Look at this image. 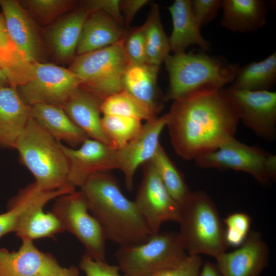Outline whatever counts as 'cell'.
Here are the masks:
<instances>
[{
	"label": "cell",
	"instance_id": "obj_20",
	"mask_svg": "<svg viewBox=\"0 0 276 276\" xmlns=\"http://www.w3.org/2000/svg\"><path fill=\"white\" fill-rule=\"evenodd\" d=\"M160 66L144 63H129L122 80V90L146 105L156 114L163 107V97L157 84Z\"/></svg>",
	"mask_w": 276,
	"mask_h": 276
},
{
	"label": "cell",
	"instance_id": "obj_18",
	"mask_svg": "<svg viewBox=\"0 0 276 276\" xmlns=\"http://www.w3.org/2000/svg\"><path fill=\"white\" fill-rule=\"evenodd\" d=\"M103 101L80 86L61 107L89 138L110 145L101 125L100 113Z\"/></svg>",
	"mask_w": 276,
	"mask_h": 276
},
{
	"label": "cell",
	"instance_id": "obj_11",
	"mask_svg": "<svg viewBox=\"0 0 276 276\" xmlns=\"http://www.w3.org/2000/svg\"><path fill=\"white\" fill-rule=\"evenodd\" d=\"M143 178L134 201L151 234L167 221L178 222L181 205L171 196L150 161L144 164Z\"/></svg>",
	"mask_w": 276,
	"mask_h": 276
},
{
	"label": "cell",
	"instance_id": "obj_9",
	"mask_svg": "<svg viewBox=\"0 0 276 276\" xmlns=\"http://www.w3.org/2000/svg\"><path fill=\"white\" fill-rule=\"evenodd\" d=\"M52 212L64 230L82 244L85 254L95 260L106 261L107 237L100 223L89 212L80 191L57 197Z\"/></svg>",
	"mask_w": 276,
	"mask_h": 276
},
{
	"label": "cell",
	"instance_id": "obj_33",
	"mask_svg": "<svg viewBox=\"0 0 276 276\" xmlns=\"http://www.w3.org/2000/svg\"><path fill=\"white\" fill-rule=\"evenodd\" d=\"M251 219L245 213L236 212L223 220L225 225V240L227 246L238 247L245 240L249 233Z\"/></svg>",
	"mask_w": 276,
	"mask_h": 276
},
{
	"label": "cell",
	"instance_id": "obj_28",
	"mask_svg": "<svg viewBox=\"0 0 276 276\" xmlns=\"http://www.w3.org/2000/svg\"><path fill=\"white\" fill-rule=\"evenodd\" d=\"M233 82L236 89L269 90L276 82V52L238 68Z\"/></svg>",
	"mask_w": 276,
	"mask_h": 276
},
{
	"label": "cell",
	"instance_id": "obj_2",
	"mask_svg": "<svg viewBox=\"0 0 276 276\" xmlns=\"http://www.w3.org/2000/svg\"><path fill=\"white\" fill-rule=\"evenodd\" d=\"M80 188L107 239L119 246H131L145 242L152 235L134 201L125 196L111 175L94 174Z\"/></svg>",
	"mask_w": 276,
	"mask_h": 276
},
{
	"label": "cell",
	"instance_id": "obj_35",
	"mask_svg": "<svg viewBox=\"0 0 276 276\" xmlns=\"http://www.w3.org/2000/svg\"><path fill=\"white\" fill-rule=\"evenodd\" d=\"M123 47L130 63H146L144 27L126 31L123 38Z\"/></svg>",
	"mask_w": 276,
	"mask_h": 276
},
{
	"label": "cell",
	"instance_id": "obj_36",
	"mask_svg": "<svg viewBox=\"0 0 276 276\" xmlns=\"http://www.w3.org/2000/svg\"><path fill=\"white\" fill-rule=\"evenodd\" d=\"M202 266L198 255H188L177 265L162 270L151 276H198Z\"/></svg>",
	"mask_w": 276,
	"mask_h": 276
},
{
	"label": "cell",
	"instance_id": "obj_37",
	"mask_svg": "<svg viewBox=\"0 0 276 276\" xmlns=\"http://www.w3.org/2000/svg\"><path fill=\"white\" fill-rule=\"evenodd\" d=\"M79 266L86 276H127L120 273L118 266L108 264L106 261L95 260L85 254L82 256Z\"/></svg>",
	"mask_w": 276,
	"mask_h": 276
},
{
	"label": "cell",
	"instance_id": "obj_12",
	"mask_svg": "<svg viewBox=\"0 0 276 276\" xmlns=\"http://www.w3.org/2000/svg\"><path fill=\"white\" fill-rule=\"evenodd\" d=\"M60 145L68 164V183L75 188L94 174L119 169L118 149L102 142L87 138L76 148Z\"/></svg>",
	"mask_w": 276,
	"mask_h": 276
},
{
	"label": "cell",
	"instance_id": "obj_22",
	"mask_svg": "<svg viewBox=\"0 0 276 276\" xmlns=\"http://www.w3.org/2000/svg\"><path fill=\"white\" fill-rule=\"evenodd\" d=\"M126 30L101 11L88 13L82 27L76 53L78 55L107 47L122 40Z\"/></svg>",
	"mask_w": 276,
	"mask_h": 276
},
{
	"label": "cell",
	"instance_id": "obj_15",
	"mask_svg": "<svg viewBox=\"0 0 276 276\" xmlns=\"http://www.w3.org/2000/svg\"><path fill=\"white\" fill-rule=\"evenodd\" d=\"M167 123V113L147 121L139 133L123 148L118 149L119 168L123 173L127 189L133 187L135 173L142 165L150 161L160 143V134Z\"/></svg>",
	"mask_w": 276,
	"mask_h": 276
},
{
	"label": "cell",
	"instance_id": "obj_14",
	"mask_svg": "<svg viewBox=\"0 0 276 276\" xmlns=\"http://www.w3.org/2000/svg\"><path fill=\"white\" fill-rule=\"evenodd\" d=\"M238 107L240 120L257 136L269 142L276 136V93L226 89Z\"/></svg>",
	"mask_w": 276,
	"mask_h": 276
},
{
	"label": "cell",
	"instance_id": "obj_24",
	"mask_svg": "<svg viewBox=\"0 0 276 276\" xmlns=\"http://www.w3.org/2000/svg\"><path fill=\"white\" fill-rule=\"evenodd\" d=\"M221 8V25L232 32H254L267 22L268 9L265 1L223 0Z\"/></svg>",
	"mask_w": 276,
	"mask_h": 276
},
{
	"label": "cell",
	"instance_id": "obj_26",
	"mask_svg": "<svg viewBox=\"0 0 276 276\" xmlns=\"http://www.w3.org/2000/svg\"><path fill=\"white\" fill-rule=\"evenodd\" d=\"M88 14L84 9L79 8L60 20L50 29L49 41L58 58L67 60L74 56L83 24Z\"/></svg>",
	"mask_w": 276,
	"mask_h": 276
},
{
	"label": "cell",
	"instance_id": "obj_7",
	"mask_svg": "<svg viewBox=\"0 0 276 276\" xmlns=\"http://www.w3.org/2000/svg\"><path fill=\"white\" fill-rule=\"evenodd\" d=\"M123 39L107 47L78 55L68 68L81 86L104 100L122 90V80L129 64Z\"/></svg>",
	"mask_w": 276,
	"mask_h": 276
},
{
	"label": "cell",
	"instance_id": "obj_10",
	"mask_svg": "<svg viewBox=\"0 0 276 276\" xmlns=\"http://www.w3.org/2000/svg\"><path fill=\"white\" fill-rule=\"evenodd\" d=\"M81 85L68 68L37 62L33 63L29 80L17 90L28 106L43 103L61 106Z\"/></svg>",
	"mask_w": 276,
	"mask_h": 276
},
{
	"label": "cell",
	"instance_id": "obj_23",
	"mask_svg": "<svg viewBox=\"0 0 276 276\" xmlns=\"http://www.w3.org/2000/svg\"><path fill=\"white\" fill-rule=\"evenodd\" d=\"M173 24L169 39L173 53L185 52L192 44L209 50L210 43L202 36L201 27L196 20L191 7V0H175L168 7Z\"/></svg>",
	"mask_w": 276,
	"mask_h": 276
},
{
	"label": "cell",
	"instance_id": "obj_13",
	"mask_svg": "<svg viewBox=\"0 0 276 276\" xmlns=\"http://www.w3.org/2000/svg\"><path fill=\"white\" fill-rule=\"evenodd\" d=\"M0 276H79V271L63 267L51 254L25 240L17 251L0 248Z\"/></svg>",
	"mask_w": 276,
	"mask_h": 276
},
{
	"label": "cell",
	"instance_id": "obj_31",
	"mask_svg": "<svg viewBox=\"0 0 276 276\" xmlns=\"http://www.w3.org/2000/svg\"><path fill=\"white\" fill-rule=\"evenodd\" d=\"M101 111L103 115L119 116L146 122L157 117L146 105L123 90L106 98L101 105Z\"/></svg>",
	"mask_w": 276,
	"mask_h": 276
},
{
	"label": "cell",
	"instance_id": "obj_27",
	"mask_svg": "<svg viewBox=\"0 0 276 276\" xmlns=\"http://www.w3.org/2000/svg\"><path fill=\"white\" fill-rule=\"evenodd\" d=\"M32 65L11 40L4 16L0 14V67L7 76L10 85L17 87L27 82L31 76Z\"/></svg>",
	"mask_w": 276,
	"mask_h": 276
},
{
	"label": "cell",
	"instance_id": "obj_6",
	"mask_svg": "<svg viewBox=\"0 0 276 276\" xmlns=\"http://www.w3.org/2000/svg\"><path fill=\"white\" fill-rule=\"evenodd\" d=\"M188 256L178 233L151 235L144 242L121 246L116 252L120 270L127 276H151L174 266Z\"/></svg>",
	"mask_w": 276,
	"mask_h": 276
},
{
	"label": "cell",
	"instance_id": "obj_16",
	"mask_svg": "<svg viewBox=\"0 0 276 276\" xmlns=\"http://www.w3.org/2000/svg\"><path fill=\"white\" fill-rule=\"evenodd\" d=\"M268 259V247L261 234L252 232L237 249L216 257V266L221 276H260Z\"/></svg>",
	"mask_w": 276,
	"mask_h": 276
},
{
	"label": "cell",
	"instance_id": "obj_8",
	"mask_svg": "<svg viewBox=\"0 0 276 276\" xmlns=\"http://www.w3.org/2000/svg\"><path fill=\"white\" fill-rule=\"evenodd\" d=\"M197 166L203 168L231 169L252 176L262 185L274 181L276 177V156L256 146L235 139L217 149L194 159Z\"/></svg>",
	"mask_w": 276,
	"mask_h": 276
},
{
	"label": "cell",
	"instance_id": "obj_38",
	"mask_svg": "<svg viewBox=\"0 0 276 276\" xmlns=\"http://www.w3.org/2000/svg\"><path fill=\"white\" fill-rule=\"evenodd\" d=\"M222 0H193V14L201 27L212 21L222 8Z\"/></svg>",
	"mask_w": 276,
	"mask_h": 276
},
{
	"label": "cell",
	"instance_id": "obj_41",
	"mask_svg": "<svg viewBox=\"0 0 276 276\" xmlns=\"http://www.w3.org/2000/svg\"><path fill=\"white\" fill-rule=\"evenodd\" d=\"M16 223L15 217L11 211L8 210L0 214V238L8 233L13 232Z\"/></svg>",
	"mask_w": 276,
	"mask_h": 276
},
{
	"label": "cell",
	"instance_id": "obj_32",
	"mask_svg": "<svg viewBox=\"0 0 276 276\" xmlns=\"http://www.w3.org/2000/svg\"><path fill=\"white\" fill-rule=\"evenodd\" d=\"M136 119L113 115L101 117L103 130L110 145L116 149L124 147L140 132L143 124Z\"/></svg>",
	"mask_w": 276,
	"mask_h": 276
},
{
	"label": "cell",
	"instance_id": "obj_39",
	"mask_svg": "<svg viewBox=\"0 0 276 276\" xmlns=\"http://www.w3.org/2000/svg\"><path fill=\"white\" fill-rule=\"evenodd\" d=\"M120 0H89L81 7L88 13L101 11L110 16L121 25L124 24L120 8Z\"/></svg>",
	"mask_w": 276,
	"mask_h": 276
},
{
	"label": "cell",
	"instance_id": "obj_4",
	"mask_svg": "<svg viewBox=\"0 0 276 276\" xmlns=\"http://www.w3.org/2000/svg\"><path fill=\"white\" fill-rule=\"evenodd\" d=\"M14 149L42 190L53 191L73 187L68 181V164L60 142L31 117Z\"/></svg>",
	"mask_w": 276,
	"mask_h": 276
},
{
	"label": "cell",
	"instance_id": "obj_1",
	"mask_svg": "<svg viewBox=\"0 0 276 276\" xmlns=\"http://www.w3.org/2000/svg\"><path fill=\"white\" fill-rule=\"evenodd\" d=\"M167 114L172 145L186 160H194L234 139L240 121L238 107L223 88L175 100Z\"/></svg>",
	"mask_w": 276,
	"mask_h": 276
},
{
	"label": "cell",
	"instance_id": "obj_30",
	"mask_svg": "<svg viewBox=\"0 0 276 276\" xmlns=\"http://www.w3.org/2000/svg\"><path fill=\"white\" fill-rule=\"evenodd\" d=\"M150 161L171 196L181 205L192 191L189 190L182 175L160 144Z\"/></svg>",
	"mask_w": 276,
	"mask_h": 276
},
{
	"label": "cell",
	"instance_id": "obj_34",
	"mask_svg": "<svg viewBox=\"0 0 276 276\" xmlns=\"http://www.w3.org/2000/svg\"><path fill=\"white\" fill-rule=\"evenodd\" d=\"M22 2L43 22H48L70 9L75 3L68 0H27Z\"/></svg>",
	"mask_w": 276,
	"mask_h": 276
},
{
	"label": "cell",
	"instance_id": "obj_25",
	"mask_svg": "<svg viewBox=\"0 0 276 276\" xmlns=\"http://www.w3.org/2000/svg\"><path fill=\"white\" fill-rule=\"evenodd\" d=\"M54 196L42 198L29 207L21 215L13 232L22 241L51 238L65 231L57 216L51 211L44 212L43 207Z\"/></svg>",
	"mask_w": 276,
	"mask_h": 276
},
{
	"label": "cell",
	"instance_id": "obj_40",
	"mask_svg": "<svg viewBox=\"0 0 276 276\" xmlns=\"http://www.w3.org/2000/svg\"><path fill=\"white\" fill-rule=\"evenodd\" d=\"M149 2L148 0H120V8L125 27H128L137 12Z\"/></svg>",
	"mask_w": 276,
	"mask_h": 276
},
{
	"label": "cell",
	"instance_id": "obj_43",
	"mask_svg": "<svg viewBox=\"0 0 276 276\" xmlns=\"http://www.w3.org/2000/svg\"><path fill=\"white\" fill-rule=\"evenodd\" d=\"M8 85H11L9 79L4 71L0 67V87Z\"/></svg>",
	"mask_w": 276,
	"mask_h": 276
},
{
	"label": "cell",
	"instance_id": "obj_21",
	"mask_svg": "<svg viewBox=\"0 0 276 276\" xmlns=\"http://www.w3.org/2000/svg\"><path fill=\"white\" fill-rule=\"evenodd\" d=\"M29 106L30 117L57 142L76 148L89 138L61 106L43 103Z\"/></svg>",
	"mask_w": 276,
	"mask_h": 276
},
{
	"label": "cell",
	"instance_id": "obj_3",
	"mask_svg": "<svg viewBox=\"0 0 276 276\" xmlns=\"http://www.w3.org/2000/svg\"><path fill=\"white\" fill-rule=\"evenodd\" d=\"M164 62L169 79L165 101L203 89L223 88L233 81L238 68L220 57L193 52L173 53Z\"/></svg>",
	"mask_w": 276,
	"mask_h": 276
},
{
	"label": "cell",
	"instance_id": "obj_5",
	"mask_svg": "<svg viewBox=\"0 0 276 276\" xmlns=\"http://www.w3.org/2000/svg\"><path fill=\"white\" fill-rule=\"evenodd\" d=\"M178 223V234L188 255L205 254L215 258L228 247L218 211L204 192H191L181 205Z\"/></svg>",
	"mask_w": 276,
	"mask_h": 276
},
{
	"label": "cell",
	"instance_id": "obj_42",
	"mask_svg": "<svg viewBox=\"0 0 276 276\" xmlns=\"http://www.w3.org/2000/svg\"><path fill=\"white\" fill-rule=\"evenodd\" d=\"M198 276H221L216 265L207 261L202 264Z\"/></svg>",
	"mask_w": 276,
	"mask_h": 276
},
{
	"label": "cell",
	"instance_id": "obj_17",
	"mask_svg": "<svg viewBox=\"0 0 276 276\" xmlns=\"http://www.w3.org/2000/svg\"><path fill=\"white\" fill-rule=\"evenodd\" d=\"M8 34L19 51L31 63L39 62L42 46L35 23L15 0H0Z\"/></svg>",
	"mask_w": 276,
	"mask_h": 276
},
{
	"label": "cell",
	"instance_id": "obj_29",
	"mask_svg": "<svg viewBox=\"0 0 276 276\" xmlns=\"http://www.w3.org/2000/svg\"><path fill=\"white\" fill-rule=\"evenodd\" d=\"M145 30L146 63L160 66L171 51L169 39L163 28L158 6L152 4Z\"/></svg>",
	"mask_w": 276,
	"mask_h": 276
},
{
	"label": "cell",
	"instance_id": "obj_19",
	"mask_svg": "<svg viewBox=\"0 0 276 276\" xmlns=\"http://www.w3.org/2000/svg\"><path fill=\"white\" fill-rule=\"evenodd\" d=\"M30 117L29 106L20 97L17 87H0V146L14 149Z\"/></svg>",
	"mask_w": 276,
	"mask_h": 276
}]
</instances>
